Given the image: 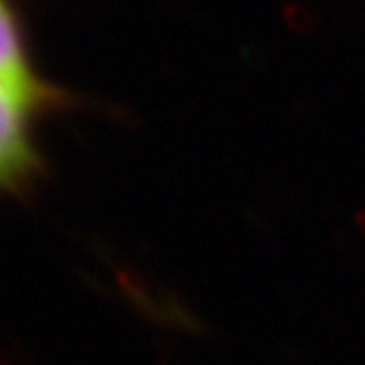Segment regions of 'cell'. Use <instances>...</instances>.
<instances>
[{"instance_id": "cell-1", "label": "cell", "mask_w": 365, "mask_h": 365, "mask_svg": "<svg viewBox=\"0 0 365 365\" xmlns=\"http://www.w3.org/2000/svg\"><path fill=\"white\" fill-rule=\"evenodd\" d=\"M59 100V91H31L0 79V191H14L33 179L39 153L33 120Z\"/></svg>"}, {"instance_id": "cell-2", "label": "cell", "mask_w": 365, "mask_h": 365, "mask_svg": "<svg viewBox=\"0 0 365 365\" xmlns=\"http://www.w3.org/2000/svg\"><path fill=\"white\" fill-rule=\"evenodd\" d=\"M0 79L23 90H55L33 66L25 26L14 0H0Z\"/></svg>"}, {"instance_id": "cell-3", "label": "cell", "mask_w": 365, "mask_h": 365, "mask_svg": "<svg viewBox=\"0 0 365 365\" xmlns=\"http://www.w3.org/2000/svg\"><path fill=\"white\" fill-rule=\"evenodd\" d=\"M280 14H282V23L287 25L288 31H292L294 35H300V37H309L319 29V14L314 13V9L300 0H287L282 4Z\"/></svg>"}, {"instance_id": "cell-4", "label": "cell", "mask_w": 365, "mask_h": 365, "mask_svg": "<svg viewBox=\"0 0 365 365\" xmlns=\"http://www.w3.org/2000/svg\"><path fill=\"white\" fill-rule=\"evenodd\" d=\"M355 223H357V230H359V234L365 235V207L357 211V215H355Z\"/></svg>"}]
</instances>
